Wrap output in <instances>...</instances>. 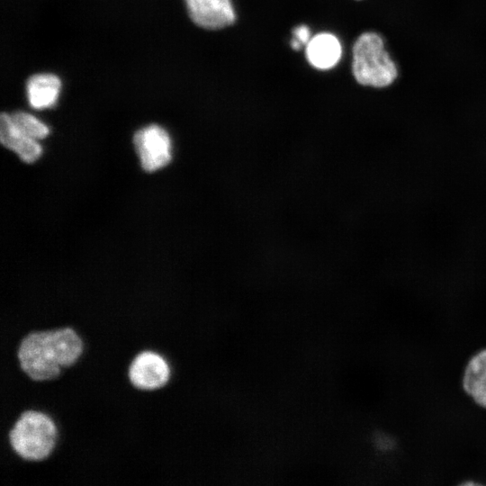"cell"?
Listing matches in <instances>:
<instances>
[{
  "mask_svg": "<svg viewBox=\"0 0 486 486\" xmlns=\"http://www.w3.org/2000/svg\"><path fill=\"white\" fill-rule=\"evenodd\" d=\"M12 451L23 461L40 462L54 451L58 429L49 414L36 410H23L7 434Z\"/></svg>",
  "mask_w": 486,
  "mask_h": 486,
  "instance_id": "cell-2",
  "label": "cell"
},
{
  "mask_svg": "<svg viewBox=\"0 0 486 486\" xmlns=\"http://www.w3.org/2000/svg\"><path fill=\"white\" fill-rule=\"evenodd\" d=\"M0 140L24 162H34L41 155V147L37 140L21 132L12 122L10 115L5 112L0 117Z\"/></svg>",
  "mask_w": 486,
  "mask_h": 486,
  "instance_id": "cell-8",
  "label": "cell"
},
{
  "mask_svg": "<svg viewBox=\"0 0 486 486\" xmlns=\"http://www.w3.org/2000/svg\"><path fill=\"white\" fill-rule=\"evenodd\" d=\"M292 39L298 41L302 46L307 45L311 39L310 28L304 24L296 26L292 31Z\"/></svg>",
  "mask_w": 486,
  "mask_h": 486,
  "instance_id": "cell-12",
  "label": "cell"
},
{
  "mask_svg": "<svg viewBox=\"0 0 486 486\" xmlns=\"http://www.w3.org/2000/svg\"><path fill=\"white\" fill-rule=\"evenodd\" d=\"M305 54L313 68L326 70L338 64L342 55V46L335 35L321 32L311 37L306 45Z\"/></svg>",
  "mask_w": 486,
  "mask_h": 486,
  "instance_id": "cell-7",
  "label": "cell"
},
{
  "mask_svg": "<svg viewBox=\"0 0 486 486\" xmlns=\"http://www.w3.org/2000/svg\"><path fill=\"white\" fill-rule=\"evenodd\" d=\"M462 387L478 406L486 409V348L468 360L462 375Z\"/></svg>",
  "mask_w": 486,
  "mask_h": 486,
  "instance_id": "cell-9",
  "label": "cell"
},
{
  "mask_svg": "<svg viewBox=\"0 0 486 486\" xmlns=\"http://www.w3.org/2000/svg\"><path fill=\"white\" fill-rule=\"evenodd\" d=\"M352 51V72L358 84L384 88L397 79V65L386 50L383 39L377 32L362 33L356 40Z\"/></svg>",
  "mask_w": 486,
  "mask_h": 486,
  "instance_id": "cell-3",
  "label": "cell"
},
{
  "mask_svg": "<svg viewBox=\"0 0 486 486\" xmlns=\"http://www.w3.org/2000/svg\"><path fill=\"white\" fill-rule=\"evenodd\" d=\"M61 83L52 74H36L26 83L28 101L35 109H45L53 106L58 99Z\"/></svg>",
  "mask_w": 486,
  "mask_h": 486,
  "instance_id": "cell-10",
  "label": "cell"
},
{
  "mask_svg": "<svg viewBox=\"0 0 486 486\" xmlns=\"http://www.w3.org/2000/svg\"><path fill=\"white\" fill-rule=\"evenodd\" d=\"M84 341L71 327L33 330L20 340L16 356L32 381H50L72 366L84 352Z\"/></svg>",
  "mask_w": 486,
  "mask_h": 486,
  "instance_id": "cell-1",
  "label": "cell"
},
{
  "mask_svg": "<svg viewBox=\"0 0 486 486\" xmlns=\"http://www.w3.org/2000/svg\"><path fill=\"white\" fill-rule=\"evenodd\" d=\"M133 142L141 166L153 172L166 166L171 160V141L167 132L158 125H148L138 130Z\"/></svg>",
  "mask_w": 486,
  "mask_h": 486,
  "instance_id": "cell-5",
  "label": "cell"
},
{
  "mask_svg": "<svg viewBox=\"0 0 486 486\" xmlns=\"http://www.w3.org/2000/svg\"><path fill=\"white\" fill-rule=\"evenodd\" d=\"M171 374L169 363L161 354L151 349L139 352L128 368V378L131 386L146 392L165 387Z\"/></svg>",
  "mask_w": 486,
  "mask_h": 486,
  "instance_id": "cell-4",
  "label": "cell"
},
{
  "mask_svg": "<svg viewBox=\"0 0 486 486\" xmlns=\"http://www.w3.org/2000/svg\"><path fill=\"white\" fill-rule=\"evenodd\" d=\"M191 20L207 30L231 25L236 14L230 0H184Z\"/></svg>",
  "mask_w": 486,
  "mask_h": 486,
  "instance_id": "cell-6",
  "label": "cell"
},
{
  "mask_svg": "<svg viewBox=\"0 0 486 486\" xmlns=\"http://www.w3.org/2000/svg\"><path fill=\"white\" fill-rule=\"evenodd\" d=\"M10 119L14 126L24 135L35 140L46 138L50 132L48 127L33 115L24 112H14Z\"/></svg>",
  "mask_w": 486,
  "mask_h": 486,
  "instance_id": "cell-11",
  "label": "cell"
}]
</instances>
